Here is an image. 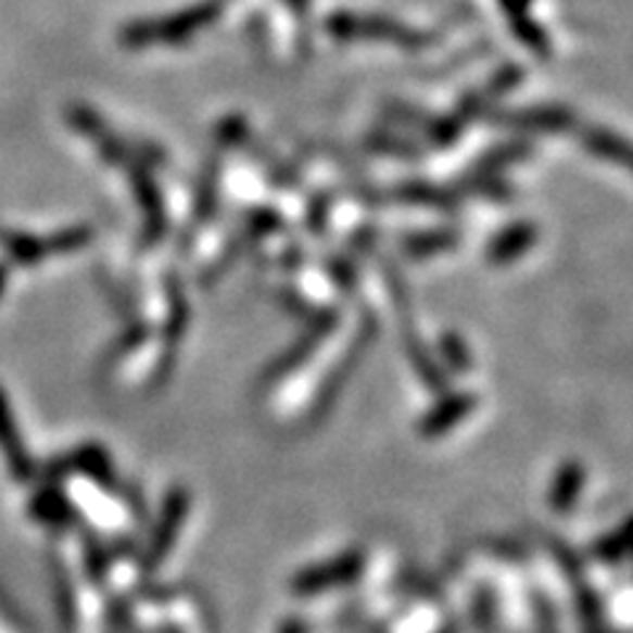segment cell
<instances>
[{"mask_svg":"<svg viewBox=\"0 0 633 633\" xmlns=\"http://www.w3.org/2000/svg\"><path fill=\"white\" fill-rule=\"evenodd\" d=\"M188 512H190L188 489H182V485L169 489L167 496H164L162 509H159V518L153 522V531L143 552V562H140V570H143L145 575L156 573L164 565V559L172 555V549H175L177 539H180L182 533V526H186Z\"/></svg>","mask_w":633,"mask_h":633,"instance_id":"2","label":"cell"},{"mask_svg":"<svg viewBox=\"0 0 633 633\" xmlns=\"http://www.w3.org/2000/svg\"><path fill=\"white\" fill-rule=\"evenodd\" d=\"M476 404H478L476 393H448V396L441 398V402L422 417L417 430H420V435H426V439H439V435L448 433L457 422H463L465 417L476 409Z\"/></svg>","mask_w":633,"mask_h":633,"instance_id":"7","label":"cell"},{"mask_svg":"<svg viewBox=\"0 0 633 633\" xmlns=\"http://www.w3.org/2000/svg\"><path fill=\"white\" fill-rule=\"evenodd\" d=\"M333 322H336V315H322V317H317L315 322L309 325V330H306V333L301 336L299 341L293 343V346L288 349V352L280 356V362H275L273 370L267 372V378L273 380V378H280V375H288V372L296 370V367L301 365V362H304L306 356L312 354V349H315L317 343L322 341V336L328 333L330 328H333Z\"/></svg>","mask_w":633,"mask_h":633,"instance_id":"12","label":"cell"},{"mask_svg":"<svg viewBox=\"0 0 633 633\" xmlns=\"http://www.w3.org/2000/svg\"><path fill=\"white\" fill-rule=\"evenodd\" d=\"M629 544H631V528L629 522H623L615 531L605 533L599 541L594 544V557L605 565H618L620 559H625L629 555Z\"/></svg>","mask_w":633,"mask_h":633,"instance_id":"17","label":"cell"},{"mask_svg":"<svg viewBox=\"0 0 633 633\" xmlns=\"http://www.w3.org/2000/svg\"><path fill=\"white\" fill-rule=\"evenodd\" d=\"M286 3H291L293 9H299V11L306 9V0H286Z\"/></svg>","mask_w":633,"mask_h":633,"instance_id":"30","label":"cell"},{"mask_svg":"<svg viewBox=\"0 0 633 633\" xmlns=\"http://www.w3.org/2000/svg\"><path fill=\"white\" fill-rule=\"evenodd\" d=\"M0 448L5 454V463H9L11 476L16 481H29L35 476V463L29 457V452L24 448V441L20 435V428H16L14 412H11L9 396L0 389Z\"/></svg>","mask_w":633,"mask_h":633,"instance_id":"5","label":"cell"},{"mask_svg":"<svg viewBox=\"0 0 633 633\" xmlns=\"http://www.w3.org/2000/svg\"><path fill=\"white\" fill-rule=\"evenodd\" d=\"M512 24V33L515 38H518L522 46L531 48L533 53H539V56H549L552 53V46H549V38H546L544 29L539 27L536 22L531 20V16H518V20H509Z\"/></svg>","mask_w":633,"mask_h":633,"instance_id":"20","label":"cell"},{"mask_svg":"<svg viewBox=\"0 0 633 633\" xmlns=\"http://www.w3.org/2000/svg\"><path fill=\"white\" fill-rule=\"evenodd\" d=\"M531 149L522 143H512V145H499L494 153H489V156L481 159V164H478V175H485V172H496L502 167H507V164L512 162H520V159H526Z\"/></svg>","mask_w":633,"mask_h":633,"instance_id":"24","label":"cell"},{"mask_svg":"<svg viewBox=\"0 0 633 633\" xmlns=\"http://www.w3.org/2000/svg\"><path fill=\"white\" fill-rule=\"evenodd\" d=\"M130 177H132L135 195H138V204L143 206V214H145L143 241L145 243L162 241L164 230H167V214H164L162 193H159L156 182L151 180L149 169H143L140 164H130Z\"/></svg>","mask_w":633,"mask_h":633,"instance_id":"6","label":"cell"},{"mask_svg":"<svg viewBox=\"0 0 633 633\" xmlns=\"http://www.w3.org/2000/svg\"><path fill=\"white\" fill-rule=\"evenodd\" d=\"M245 135V122L241 116H230V119L223 122V127H219V138H225L227 143H236V140H241Z\"/></svg>","mask_w":633,"mask_h":633,"instance_id":"25","label":"cell"},{"mask_svg":"<svg viewBox=\"0 0 633 633\" xmlns=\"http://www.w3.org/2000/svg\"><path fill=\"white\" fill-rule=\"evenodd\" d=\"M398 199L409 201V204L439 206V208H446L454 204V199L446 193V190L428 186V182H407V186L398 188Z\"/></svg>","mask_w":633,"mask_h":633,"instance_id":"21","label":"cell"},{"mask_svg":"<svg viewBox=\"0 0 633 633\" xmlns=\"http://www.w3.org/2000/svg\"><path fill=\"white\" fill-rule=\"evenodd\" d=\"M328 33L338 40H356V38H370V40H389L393 46L417 48L428 46V35L420 29H412L407 24H398L393 20H383V16H356L349 11L333 14L328 20Z\"/></svg>","mask_w":633,"mask_h":633,"instance_id":"4","label":"cell"},{"mask_svg":"<svg viewBox=\"0 0 633 633\" xmlns=\"http://www.w3.org/2000/svg\"><path fill=\"white\" fill-rule=\"evenodd\" d=\"M533 0H499L502 11L509 16V20H518V16H526L528 9H531Z\"/></svg>","mask_w":633,"mask_h":633,"instance_id":"26","label":"cell"},{"mask_svg":"<svg viewBox=\"0 0 633 633\" xmlns=\"http://www.w3.org/2000/svg\"><path fill=\"white\" fill-rule=\"evenodd\" d=\"M365 565L367 555L359 549L322 559V562L309 565V568L299 570L291 578V594L301 596V599H309V596H319L333 592V588L349 586V583H354L356 578L365 573Z\"/></svg>","mask_w":633,"mask_h":633,"instance_id":"3","label":"cell"},{"mask_svg":"<svg viewBox=\"0 0 633 633\" xmlns=\"http://www.w3.org/2000/svg\"><path fill=\"white\" fill-rule=\"evenodd\" d=\"M29 515L46 526H69L75 520V507L56 485H46L29 502Z\"/></svg>","mask_w":633,"mask_h":633,"instance_id":"13","label":"cell"},{"mask_svg":"<svg viewBox=\"0 0 633 633\" xmlns=\"http://www.w3.org/2000/svg\"><path fill=\"white\" fill-rule=\"evenodd\" d=\"M404 343H407V356H409L412 367H415L417 375L426 380L428 389L430 391H444L446 389V372L441 370L439 362H435L433 356H430L428 349L422 346V341L415 336V330H407Z\"/></svg>","mask_w":633,"mask_h":633,"instance_id":"14","label":"cell"},{"mask_svg":"<svg viewBox=\"0 0 633 633\" xmlns=\"http://www.w3.org/2000/svg\"><path fill=\"white\" fill-rule=\"evenodd\" d=\"M457 245V236L452 230H430V232H417L404 241V249L412 259H426V256L441 254V251Z\"/></svg>","mask_w":633,"mask_h":633,"instance_id":"16","label":"cell"},{"mask_svg":"<svg viewBox=\"0 0 633 633\" xmlns=\"http://www.w3.org/2000/svg\"><path fill=\"white\" fill-rule=\"evenodd\" d=\"M583 483H586V470H583V465L578 463V459H568V463H562V467L557 470L555 481H552L549 496H546L552 512H557V515L573 512L578 496H581V491H583Z\"/></svg>","mask_w":633,"mask_h":633,"instance_id":"8","label":"cell"},{"mask_svg":"<svg viewBox=\"0 0 633 633\" xmlns=\"http://www.w3.org/2000/svg\"><path fill=\"white\" fill-rule=\"evenodd\" d=\"M90 238H93L90 227H69V230H61L53 238H48L46 249L53 251V254H72V251L88 245Z\"/></svg>","mask_w":633,"mask_h":633,"instance_id":"23","label":"cell"},{"mask_svg":"<svg viewBox=\"0 0 633 633\" xmlns=\"http://www.w3.org/2000/svg\"><path fill=\"white\" fill-rule=\"evenodd\" d=\"M66 470L85 472V476H88L93 483L101 485V489H114L116 485L112 457H109L106 448L98 444H85V446H79L77 452H72L69 463H66Z\"/></svg>","mask_w":633,"mask_h":633,"instance_id":"11","label":"cell"},{"mask_svg":"<svg viewBox=\"0 0 633 633\" xmlns=\"http://www.w3.org/2000/svg\"><path fill=\"white\" fill-rule=\"evenodd\" d=\"M3 245H5V251H9L11 259H14L16 264H24V267H29V264H38L48 251L46 241H40V238H33V236H24V232L5 236Z\"/></svg>","mask_w":633,"mask_h":633,"instance_id":"18","label":"cell"},{"mask_svg":"<svg viewBox=\"0 0 633 633\" xmlns=\"http://www.w3.org/2000/svg\"><path fill=\"white\" fill-rule=\"evenodd\" d=\"M539 230L531 223H515L507 230H502L494 241L489 243V262L491 264H512L518 262L528 249L536 243Z\"/></svg>","mask_w":633,"mask_h":633,"instance_id":"10","label":"cell"},{"mask_svg":"<svg viewBox=\"0 0 633 633\" xmlns=\"http://www.w3.org/2000/svg\"><path fill=\"white\" fill-rule=\"evenodd\" d=\"M5 280H9V275H5V267H3V264H0V293H3Z\"/></svg>","mask_w":633,"mask_h":633,"instance_id":"29","label":"cell"},{"mask_svg":"<svg viewBox=\"0 0 633 633\" xmlns=\"http://www.w3.org/2000/svg\"><path fill=\"white\" fill-rule=\"evenodd\" d=\"M441 354H444L446 367L452 372H467L472 367L470 349H467V343L459 336L454 333L441 336Z\"/></svg>","mask_w":633,"mask_h":633,"instance_id":"22","label":"cell"},{"mask_svg":"<svg viewBox=\"0 0 633 633\" xmlns=\"http://www.w3.org/2000/svg\"><path fill=\"white\" fill-rule=\"evenodd\" d=\"M223 14V3L219 0H206V3L193 5V9H182L172 16L149 22H132L119 33V40L125 48H149V46H177V42L193 38L199 29H204L217 16Z\"/></svg>","mask_w":633,"mask_h":633,"instance_id":"1","label":"cell"},{"mask_svg":"<svg viewBox=\"0 0 633 633\" xmlns=\"http://www.w3.org/2000/svg\"><path fill=\"white\" fill-rule=\"evenodd\" d=\"M280 633H306V625H304V620H299V618H291V620H286V623L280 625Z\"/></svg>","mask_w":633,"mask_h":633,"instance_id":"28","label":"cell"},{"mask_svg":"<svg viewBox=\"0 0 633 633\" xmlns=\"http://www.w3.org/2000/svg\"><path fill=\"white\" fill-rule=\"evenodd\" d=\"M502 125L515 127V130H531V132H568L573 130L575 116L565 109H531V112H515L502 114Z\"/></svg>","mask_w":633,"mask_h":633,"instance_id":"9","label":"cell"},{"mask_svg":"<svg viewBox=\"0 0 633 633\" xmlns=\"http://www.w3.org/2000/svg\"><path fill=\"white\" fill-rule=\"evenodd\" d=\"M312 225L317 227V230H322L325 227V217H328V212H325V199H319V201H315V204H312Z\"/></svg>","mask_w":633,"mask_h":633,"instance_id":"27","label":"cell"},{"mask_svg":"<svg viewBox=\"0 0 633 633\" xmlns=\"http://www.w3.org/2000/svg\"><path fill=\"white\" fill-rule=\"evenodd\" d=\"M583 149L594 156L605 159V162H618L629 167V143L618 135L607 130H586L583 132Z\"/></svg>","mask_w":633,"mask_h":633,"instance_id":"15","label":"cell"},{"mask_svg":"<svg viewBox=\"0 0 633 633\" xmlns=\"http://www.w3.org/2000/svg\"><path fill=\"white\" fill-rule=\"evenodd\" d=\"M217 177H219V164L214 159L208 164L204 177H201V188L199 195H195V223H206L214 214V206H217Z\"/></svg>","mask_w":633,"mask_h":633,"instance_id":"19","label":"cell"}]
</instances>
